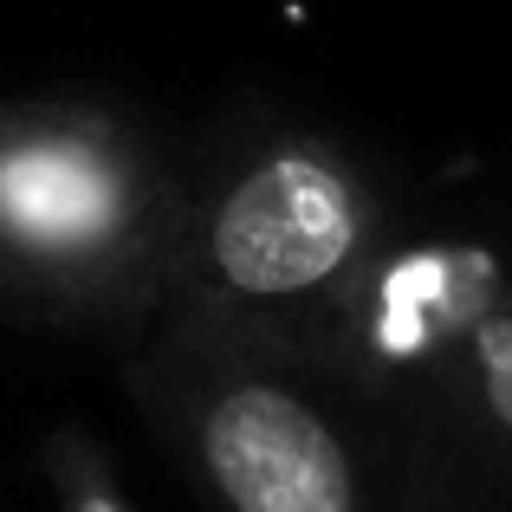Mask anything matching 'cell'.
<instances>
[{
  "label": "cell",
  "instance_id": "obj_1",
  "mask_svg": "<svg viewBox=\"0 0 512 512\" xmlns=\"http://www.w3.org/2000/svg\"><path fill=\"white\" fill-rule=\"evenodd\" d=\"M396 240L383 175L325 130H260L175 195L163 318L312 357Z\"/></svg>",
  "mask_w": 512,
  "mask_h": 512
},
{
  "label": "cell",
  "instance_id": "obj_4",
  "mask_svg": "<svg viewBox=\"0 0 512 512\" xmlns=\"http://www.w3.org/2000/svg\"><path fill=\"white\" fill-rule=\"evenodd\" d=\"M415 402L448 415L461 435H474L487 454H500L512 467V299L506 292L454 338V350L435 363V376L415 389Z\"/></svg>",
  "mask_w": 512,
  "mask_h": 512
},
{
  "label": "cell",
  "instance_id": "obj_3",
  "mask_svg": "<svg viewBox=\"0 0 512 512\" xmlns=\"http://www.w3.org/2000/svg\"><path fill=\"white\" fill-rule=\"evenodd\" d=\"M137 396L214 512H389L350 428V389L312 357L163 318Z\"/></svg>",
  "mask_w": 512,
  "mask_h": 512
},
{
  "label": "cell",
  "instance_id": "obj_2",
  "mask_svg": "<svg viewBox=\"0 0 512 512\" xmlns=\"http://www.w3.org/2000/svg\"><path fill=\"white\" fill-rule=\"evenodd\" d=\"M175 175L117 104H0V299L59 325L163 312Z\"/></svg>",
  "mask_w": 512,
  "mask_h": 512
},
{
  "label": "cell",
  "instance_id": "obj_5",
  "mask_svg": "<svg viewBox=\"0 0 512 512\" xmlns=\"http://www.w3.org/2000/svg\"><path fill=\"white\" fill-rule=\"evenodd\" d=\"M46 474H52V493H59V512H137L124 480H117V461L85 428H59L46 441Z\"/></svg>",
  "mask_w": 512,
  "mask_h": 512
}]
</instances>
